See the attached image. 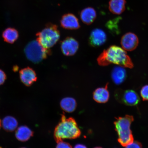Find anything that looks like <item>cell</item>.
Segmentation results:
<instances>
[{
    "instance_id": "30bf717a",
    "label": "cell",
    "mask_w": 148,
    "mask_h": 148,
    "mask_svg": "<svg viewBox=\"0 0 148 148\" xmlns=\"http://www.w3.org/2000/svg\"><path fill=\"white\" fill-rule=\"evenodd\" d=\"M60 24L62 28L69 30L77 29L80 27L78 18L71 14H64L61 18Z\"/></svg>"
},
{
    "instance_id": "ffe728a7",
    "label": "cell",
    "mask_w": 148,
    "mask_h": 148,
    "mask_svg": "<svg viewBox=\"0 0 148 148\" xmlns=\"http://www.w3.org/2000/svg\"><path fill=\"white\" fill-rule=\"evenodd\" d=\"M117 21L116 20H111L106 24L107 27L112 33H118Z\"/></svg>"
},
{
    "instance_id": "7c38bea8",
    "label": "cell",
    "mask_w": 148,
    "mask_h": 148,
    "mask_svg": "<svg viewBox=\"0 0 148 148\" xmlns=\"http://www.w3.org/2000/svg\"><path fill=\"white\" fill-rule=\"evenodd\" d=\"M108 83H107L105 87L98 88L93 92V98L94 101L98 103H107L110 99V92L108 90Z\"/></svg>"
},
{
    "instance_id": "e0dca14e",
    "label": "cell",
    "mask_w": 148,
    "mask_h": 148,
    "mask_svg": "<svg viewBox=\"0 0 148 148\" xmlns=\"http://www.w3.org/2000/svg\"><path fill=\"white\" fill-rule=\"evenodd\" d=\"M61 108L64 112L72 113L74 112L77 108L76 101L73 98L66 97L64 98L60 102Z\"/></svg>"
},
{
    "instance_id": "cb8c5ba5",
    "label": "cell",
    "mask_w": 148,
    "mask_h": 148,
    "mask_svg": "<svg viewBox=\"0 0 148 148\" xmlns=\"http://www.w3.org/2000/svg\"><path fill=\"white\" fill-rule=\"evenodd\" d=\"M6 79V75L5 73L1 70H0V85L3 84Z\"/></svg>"
},
{
    "instance_id": "ba28073f",
    "label": "cell",
    "mask_w": 148,
    "mask_h": 148,
    "mask_svg": "<svg viewBox=\"0 0 148 148\" xmlns=\"http://www.w3.org/2000/svg\"><path fill=\"white\" fill-rule=\"evenodd\" d=\"M106 33L100 29H95L92 31L88 39V43L92 47H100L106 41Z\"/></svg>"
},
{
    "instance_id": "9c48e42d",
    "label": "cell",
    "mask_w": 148,
    "mask_h": 148,
    "mask_svg": "<svg viewBox=\"0 0 148 148\" xmlns=\"http://www.w3.org/2000/svg\"><path fill=\"white\" fill-rule=\"evenodd\" d=\"M139 44V40L136 34L132 32L126 33L122 36L121 44L125 51H132L136 49Z\"/></svg>"
},
{
    "instance_id": "7a4b0ae2",
    "label": "cell",
    "mask_w": 148,
    "mask_h": 148,
    "mask_svg": "<svg viewBox=\"0 0 148 148\" xmlns=\"http://www.w3.org/2000/svg\"><path fill=\"white\" fill-rule=\"evenodd\" d=\"M81 132L75 120L72 117L66 118L64 114L60 121L56 127L54 138L57 143L64 139H74L80 136Z\"/></svg>"
},
{
    "instance_id": "5b68a950",
    "label": "cell",
    "mask_w": 148,
    "mask_h": 148,
    "mask_svg": "<svg viewBox=\"0 0 148 148\" xmlns=\"http://www.w3.org/2000/svg\"><path fill=\"white\" fill-rule=\"evenodd\" d=\"M26 56L34 63H39L51 55L49 49H45L38 40H33L28 44L25 49Z\"/></svg>"
},
{
    "instance_id": "44dd1931",
    "label": "cell",
    "mask_w": 148,
    "mask_h": 148,
    "mask_svg": "<svg viewBox=\"0 0 148 148\" xmlns=\"http://www.w3.org/2000/svg\"><path fill=\"white\" fill-rule=\"evenodd\" d=\"M140 94L144 101H148V85H145L142 88Z\"/></svg>"
},
{
    "instance_id": "8fae6325",
    "label": "cell",
    "mask_w": 148,
    "mask_h": 148,
    "mask_svg": "<svg viewBox=\"0 0 148 148\" xmlns=\"http://www.w3.org/2000/svg\"><path fill=\"white\" fill-rule=\"evenodd\" d=\"M20 79L23 84L27 86H31L37 80L36 73L32 68L27 67L20 72Z\"/></svg>"
},
{
    "instance_id": "4316f807",
    "label": "cell",
    "mask_w": 148,
    "mask_h": 148,
    "mask_svg": "<svg viewBox=\"0 0 148 148\" xmlns=\"http://www.w3.org/2000/svg\"><path fill=\"white\" fill-rule=\"evenodd\" d=\"M94 148H103L101 147H94Z\"/></svg>"
},
{
    "instance_id": "4fadbf2b",
    "label": "cell",
    "mask_w": 148,
    "mask_h": 148,
    "mask_svg": "<svg viewBox=\"0 0 148 148\" xmlns=\"http://www.w3.org/2000/svg\"><path fill=\"white\" fill-rule=\"evenodd\" d=\"M97 17V13L94 8L88 7L82 11L80 14L81 20L86 25H90L95 20Z\"/></svg>"
},
{
    "instance_id": "6da1fadb",
    "label": "cell",
    "mask_w": 148,
    "mask_h": 148,
    "mask_svg": "<svg viewBox=\"0 0 148 148\" xmlns=\"http://www.w3.org/2000/svg\"><path fill=\"white\" fill-rule=\"evenodd\" d=\"M97 62L101 66L114 64L130 69L134 66L132 60L125 50L116 45L111 46L104 50L98 57Z\"/></svg>"
},
{
    "instance_id": "8992f818",
    "label": "cell",
    "mask_w": 148,
    "mask_h": 148,
    "mask_svg": "<svg viewBox=\"0 0 148 148\" xmlns=\"http://www.w3.org/2000/svg\"><path fill=\"white\" fill-rule=\"evenodd\" d=\"M115 97L119 102L128 106H136L140 101L138 94L132 90H118L115 94Z\"/></svg>"
},
{
    "instance_id": "3957f363",
    "label": "cell",
    "mask_w": 148,
    "mask_h": 148,
    "mask_svg": "<svg viewBox=\"0 0 148 148\" xmlns=\"http://www.w3.org/2000/svg\"><path fill=\"white\" fill-rule=\"evenodd\" d=\"M134 120L133 116L126 115L124 117L116 118L114 122L115 130L118 135V141L123 147H125L134 141L130 128L131 123Z\"/></svg>"
},
{
    "instance_id": "83f0119b",
    "label": "cell",
    "mask_w": 148,
    "mask_h": 148,
    "mask_svg": "<svg viewBox=\"0 0 148 148\" xmlns=\"http://www.w3.org/2000/svg\"><path fill=\"white\" fill-rule=\"evenodd\" d=\"M25 148V147H23V148Z\"/></svg>"
},
{
    "instance_id": "7402d4cb",
    "label": "cell",
    "mask_w": 148,
    "mask_h": 148,
    "mask_svg": "<svg viewBox=\"0 0 148 148\" xmlns=\"http://www.w3.org/2000/svg\"><path fill=\"white\" fill-rule=\"evenodd\" d=\"M57 143L56 148H73L70 144L63 141L59 142Z\"/></svg>"
},
{
    "instance_id": "d6986e66",
    "label": "cell",
    "mask_w": 148,
    "mask_h": 148,
    "mask_svg": "<svg viewBox=\"0 0 148 148\" xmlns=\"http://www.w3.org/2000/svg\"><path fill=\"white\" fill-rule=\"evenodd\" d=\"M18 34L17 31L12 28H8L3 31V36L5 42L13 43L17 39Z\"/></svg>"
},
{
    "instance_id": "603a6c76",
    "label": "cell",
    "mask_w": 148,
    "mask_h": 148,
    "mask_svg": "<svg viewBox=\"0 0 148 148\" xmlns=\"http://www.w3.org/2000/svg\"><path fill=\"white\" fill-rule=\"evenodd\" d=\"M125 147V148H142L141 144L138 141L133 142Z\"/></svg>"
},
{
    "instance_id": "277c9868",
    "label": "cell",
    "mask_w": 148,
    "mask_h": 148,
    "mask_svg": "<svg viewBox=\"0 0 148 148\" xmlns=\"http://www.w3.org/2000/svg\"><path fill=\"white\" fill-rule=\"evenodd\" d=\"M60 32L56 25L49 23L36 34L37 40L42 47L49 49L54 46L60 38Z\"/></svg>"
},
{
    "instance_id": "5bb4252c",
    "label": "cell",
    "mask_w": 148,
    "mask_h": 148,
    "mask_svg": "<svg viewBox=\"0 0 148 148\" xmlns=\"http://www.w3.org/2000/svg\"><path fill=\"white\" fill-rule=\"evenodd\" d=\"M123 68L120 66H116L112 69L111 76L113 81L116 85L121 84L126 77V72Z\"/></svg>"
},
{
    "instance_id": "ac0fdd59",
    "label": "cell",
    "mask_w": 148,
    "mask_h": 148,
    "mask_svg": "<svg viewBox=\"0 0 148 148\" xmlns=\"http://www.w3.org/2000/svg\"><path fill=\"white\" fill-rule=\"evenodd\" d=\"M2 125L5 131L12 132L17 128L18 122L16 118L13 116H7L3 118L2 122Z\"/></svg>"
},
{
    "instance_id": "9a60e30c",
    "label": "cell",
    "mask_w": 148,
    "mask_h": 148,
    "mask_svg": "<svg viewBox=\"0 0 148 148\" xmlns=\"http://www.w3.org/2000/svg\"><path fill=\"white\" fill-rule=\"evenodd\" d=\"M33 135V131L25 125L21 126L18 127L15 133L16 139L19 141L23 142L29 140Z\"/></svg>"
},
{
    "instance_id": "52a82bcc",
    "label": "cell",
    "mask_w": 148,
    "mask_h": 148,
    "mask_svg": "<svg viewBox=\"0 0 148 148\" xmlns=\"http://www.w3.org/2000/svg\"><path fill=\"white\" fill-rule=\"evenodd\" d=\"M60 48L64 55L67 56H72L78 50L79 43L73 37H68L61 42Z\"/></svg>"
},
{
    "instance_id": "d4e9b609",
    "label": "cell",
    "mask_w": 148,
    "mask_h": 148,
    "mask_svg": "<svg viewBox=\"0 0 148 148\" xmlns=\"http://www.w3.org/2000/svg\"><path fill=\"white\" fill-rule=\"evenodd\" d=\"M74 148H87L86 146L82 144H77L75 146Z\"/></svg>"
},
{
    "instance_id": "2e32d148",
    "label": "cell",
    "mask_w": 148,
    "mask_h": 148,
    "mask_svg": "<svg viewBox=\"0 0 148 148\" xmlns=\"http://www.w3.org/2000/svg\"><path fill=\"white\" fill-rule=\"evenodd\" d=\"M126 3L125 0H110L109 3V10L114 14H121L125 10Z\"/></svg>"
},
{
    "instance_id": "484cf974",
    "label": "cell",
    "mask_w": 148,
    "mask_h": 148,
    "mask_svg": "<svg viewBox=\"0 0 148 148\" xmlns=\"http://www.w3.org/2000/svg\"><path fill=\"white\" fill-rule=\"evenodd\" d=\"M1 120H0V129H1Z\"/></svg>"
}]
</instances>
